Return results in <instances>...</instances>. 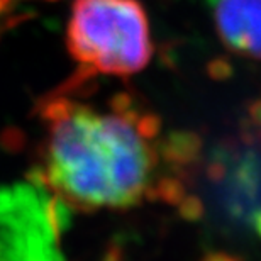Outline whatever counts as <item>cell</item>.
Listing matches in <instances>:
<instances>
[{
	"label": "cell",
	"instance_id": "cell-1",
	"mask_svg": "<svg viewBox=\"0 0 261 261\" xmlns=\"http://www.w3.org/2000/svg\"><path fill=\"white\" fill-rule=\"evenodd\" d=\"M43 139L29 178L70 211L134 207L148 189L154 153L134 111L100 112L61 90L39 106Z\"/></svg>",
	"mask_w": 261,
	"mask_h": 261
},
{
	"label": "cell",
	"instance_id": "cell-2",
	"mask_svg": "<svg viewBox=\"0 0 261 261\" xmlns=\"http://www.w3.org/2000/svg\"><path fill=\"white\" fill-rule=\"evenodd\" d=\"M66 46L80 70L133 75L151 60L146 12L138 0H75Z\"/></svg>",
	"mask_w": 261,
	"mask_h": 261
},
{
	"label": "cell",
	"instance_id": "cell-3",
	"mask_svg": "<svg viewBox=\"0 0 261 261\" xmlns=\"http://www.w3.org/2000/svg\"><path fill=\"white\" fill-rule=\"evenodd\" d=\"M70 212L29 176L0 184V261H66Z\"/></svg>",
	"mask_w": 261,
	"mask_h": 261
},
{
	"label": "cell",
	"instance_id": "cell-4",
	"mask_svg": "<svg viewBox=\"0 0 261 261\" xmlns=\"http://www.w3.org/2000/svg\"><path fill=\"white\" fill-rule=\"evenodd\" d=\"M217 34L232 53L261 60V0H205Z\"/></svg>",
	"mask_w": 261,
	"mask_h": 261
},
{
	"label": "cell",
	"instance_id": "cell-5",
	"mask_svg": "<svg viewBox=\"0 0 261 261\" xmlns=\"http://www.w3.org/2000/svg\"><path fill=\"white\" fill-rule=\"evenodd\" d=\"M232 68L229 65L227 60L224 58H217L211 61V65H208V73H211L212 78H217V80H221V78H227L231 75Z\"/></svg>",
	"mask_w": 261,
	"mask_h": 261
},
{
	"label": "cell",
	"instance_id": "cell-6",
	"mask_svg": "<svg viewBox=\"0 0 261 261\" xmlns=\"http://www.w3.org/2000/svg\"><path fill=\"white\" fill-rule=\"evenodd\" d=\"M7 2H9V0H0V12H2V10L5 9V5H7Z\"/></svg>",
	"mask_w": 261,
	"mask_h": 261
}]
</instances>
